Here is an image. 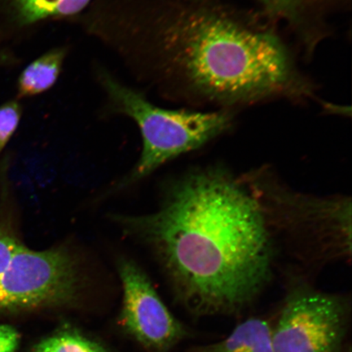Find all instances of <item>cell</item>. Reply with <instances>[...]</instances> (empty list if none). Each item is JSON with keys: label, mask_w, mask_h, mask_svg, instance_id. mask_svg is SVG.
I'll return each instance as SVG.
<instances>
[{"label": "cell", "mask_w": 352, "mask_h": 352, "mask_svg": "<svg viewBox=\"0 0 352 352\" xmlns=\"http://www.w3.org/2000/svg\"><path fill=\"white\" fill-rule=\"evenodd\" d=\"M79 23L173 102L235 111L315 98L275 22L224 0H94Z\"/></svg>", "instance_id": "1"}, {"label": "cell", "mask_w": 352, "mask_h": 352, "mask_svg": "<svg viewBox=\"0 0 352 352\" xmlns=\"http://www.w3.org/2000/svg\"><path fill=\"white\" fill-rule=\"evenodd\" d=\"M120 222L153 248L197 315L236 314L270 280L274 248L261 208L239 178L221 170L184 176L156 212Z\"/></svg>", "instance_id": "2"}, {"label": "cell", "mask_w": 352, "mask_h": 352, "mask_svg": "<svg viewBox=\"0 0 352 352\" xmlns=\"http://www.w3.org/2000/svg\"><path fill=\"white\" fill-rule=\"evenodd\" d=\"M96 78L104 91L107 111L131 118L142 133V155L126 183L142 179L166 162L204 146L226 133L234 122L232 110L158 107L142 91L124 85L103 68L98 69Z\"/></svg>", "instance_id": "3"}, {"label": "cell", "mask_w": 352, "mask_h": 352, "mask_svg": "<svg viewBox=\"0 0 352 352\" xmlns=\"http://www.w3.org/2000/svg\"><path fill=\"white\" fill-rule=\"evenodd\" d=\"M239 179L256 201L271 234H283L299 257L321 262L351 256L350 197L302 195L263 170Z\"/></svg>", "instance_id": "4"}, {"label": "cell", "mask_w": 352, "mask_h": 352, "mask_svg": "<svg viewBox=\"0 0 352 352\" xmlns=\"http://www.w3.org/2000/svg\"><path fill=\"white\" fill-rule=\"evenodd\" d=\"M82 284L78 263L67 249L37 252L21 242L0 275V310L72 305Z\"/></svg>", "instance_id": "5"}, {"label": "cell", "mask_w": 352, "mask_h": 352, "mask_svg": "<svg viewBox=\"0 0 352 352\" xmlns=\"http://www.w3.org/2000/svg\"><path fill=\"white\" fill-rule=\"evenodd\" d=\"M349 314L344 297L294 286L272 327L274 352H342Z\"/></svg>", "instance_id": "6"}, {"label": "cell", "mask_w": 352, "mask_h": 352, "mask_svg": "<svg viewBox=\"0 0 352 352\" xmlns=\"http://www.w3.org/2000/svg\"><path fill=\"white\" fill-rule=\"evenodd\" d=\"M118 272L123 288L120 322L145 349L166 352L186 336L184 325L170 314L142 268L122 259Z\"/></svg>", "instance_id": "7"}, {"label": "cell", "mask_w": 352, "mask_h": 352, "mask_svg": "<svg viewBox=\"0 0 352 352\" xmlns=\"http://www.w3.org/2000/svg\"><path fill=\"white\" fill-rule=\"evenodd\" d=\"M94 0H0V35L13 37L42 23L72 20Z\"/></svg>", "instance_id": "8"}, {"label": "cell", "mask_w": 352, "mask_h": 352, "mask_svg": "<svg viewBox=\"0 0 352 352\" xmlns=\"http://www.w3.org/2000/svg\"><path fill=\"white\" fill-rule=\"evenodd\" d=\"M67 47L47 51L22 70L16 82V99L32 98L50 90L63 72Z\"/></svg>", "instance_id": "9"}, {"label": "cell", "mask_w": 352, "mask_h": 352, "mask_svg": "<svg viewBox=\"0 0 352 352\" xmlns=\"http://www.w3.org/2000/svg\"><path fill=\"white\" fill-rule=\"evenodd\" d=\"M197 352H274L272 327L261 318L246 320L224 340L201 346Z\"/></svg>", "instance_id": "10"}, {"label": "cell", "mask_w": 352, "mask_h": 352, "mask_svg": "<svg viewBox=\"0 0 352 352\" xmlns=\"http://www.w3.org/2000/svg\"><path fill=\"white\" fill-rule=\"evenodd\" d=\"M30 352H111L72 327H63L35 344Z\"/></svg>", "instance_id": "11"}, {"label": "cell", "mask_w": 352, "mask_h": 352, "mask_svg": "<svg viewBox=\"0 0 352 352\" xmlns=\"http://www.w3.org/2000/svg\"><path fill=\"white\" fill-rule=\"evenodd\" d=\"M22 112L23 109L17 99L8 100L0 107V153L19 127Z\"/></svg>", "instance_id": "12"}, {"label": "cell", "mask_w": 352, "mask_h": 352, "mask_svg": "<svg viewBox=\"0 0 352 352\" xmlns=\"http://www.w3.org/2000/svg\"><path fill=\"white\" fill-rule=\"evenodd\" d=\"M21 243L12 228L7 222L0 219V275L6 270L12 254Z\"/></svg>", "instance_id": "13"}, {"label": "cell", "mask_w": 352, "mask_h": 352, "mask_svg": "<svg viewBox=\"0 0 352 352\" xmlns=\"http://www.w3.org/2000/svg\"><path fill=\"white\" fill-rule=\"evenodd\" d=\"M19 342V333L14 328L0 324V352H15Z\"/></svg>", "instance_id": "14"}, {"label": "cell", "mask_w": 352, "mask_h": 352, "mask_svg": "<svg viewBox=\"0 0 352 352\" xmlns=\"http://www.w3.org/2000/svg\"><path fill=\"white\" fill-rule=\"evenodd\" d=\"M17 60L12 51L7 48H0V67L14 65Z\"/></svg>", "instance_id": "15"}]
</instances>
